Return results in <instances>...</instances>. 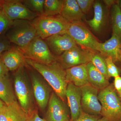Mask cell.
<instances>
[{
    "label": "cell",
    "mask_w": 121,
    "mask_h": 121,
    "mask_svg": "<svg viewBox=\"0 0 121 121\" xmlns=\"http://www.w3.org/2000/svg\"><path fill=\"white\" fill-rule=\"evenodd\" d=\"M9 70L0 58V79L8 76Z\"/></svg>",
    "instance_id": "cell-34"
},
{
    "label": "cell",
    "mask_w": 121,
    "mask_h": 121,
    "mask_svg": "<svg viewBox=\"0 0 121 121\" xmlns=\"http://www.w3.org/2000/svg\"><path fill=\"white\" fill-rule=\"evenodd\" d=\"M21 1L30 11L39 16H43L44 0H26Z\"/></svg>",
    "instance_id": "cell-26"
},
{
    "label": "cell",
    "mask_w": 121,
    "mask_h": 121,
    "mask_svg": "<svg viewBox=\"0 0 121 121\" xmlns=\"http://www.w3.org/2000/svg\"><path fill=\"white\" fill-rule=\"evenodd\" d=\"M98 98L101 105V116L108 121H121V99L113 83L99 90Z\"/></svg>",
    "instance_id": "cell-3"
},
{
    "label": "cell",
    "mask_w": 121,
    "mask_h": 121,
    "mask_svg": "<svg viewBox=\"0 0 121 121\" xmlns=\"http://www.w3.org/2000/svg\"><path fill=\"white\" fill-rule=\"evenodd\" d=\"M89 84L99 90L108 86L110 83L109 80L90 62L86 64Z\"/></svg>",
    "instance_id": "cell-21"
},
{
    "label": "cell",
    "mask_w": 121,
    "mask_h": 121,
    "mask_svg": "<svg viewBox=\"0 0 121 121\" xmlns=\"http://www.w3.org/2000/svg\"><path fill=\"white\" fill-rule=\"evenodd\" d=\"M6 105L4 103V102L2 100L0 99V109L2 108V107L4 106V105Z\"/></svg>",
    "instance_id": "cell-36"
},
{
    "label": "cell",
    "mask_w": 121,
    "mask_h": 121,
    "mask_svg": "<svg viewBox=\"0 0 121 121\" xmlns=\"http://www.w3.org/2000/svg\"><path fill=\"white\" fill-rule=\"evenodd\" d=\"M26 121H46L44 118H41L39 116L37 110L28 115V117Z\"/></svg>",
    "instance_id": "cell-32"
},
{
    "label": "cell",
    "mask_w": 121,
    "mask_h": 121,
    "mask_svg": "<svg viewBox=\"0 0 121 121\" xmlns=\"http://www.w3.org/2000/svg\"><path fill=\"white\" fill-rule=\"evenodd\" d=\"M12 45L5 36L0 37V56L12 47Z\"/></svg>",
    "instance_id": "cell-30"
},
{
    "label": "cell",
    "mask_w": 121,
    "mask_h": 121,
    "mask_svg": "<svg viewBox=\"0 0 121 121\" xmlns=\"http://www.w3.org/2000/svg\"><path fill=\"white\" fill-rule=\"evenodd\" d=\"M119 62H121V57H120V58H119Z\"/></svg>",
    "instance_id": "cell-40"
},
{
    "label": "cell",
    "mask_w": 121,
    "mask_h": 121,
    "mask_svg": "<svg viewBox=\"0 0 121 121\" xmlns=\"http://www.w3.org/2000/svg\"><path fill=\"white\" fill-rule=\"evenodd\" d=\"M28 116L17 101L0 109V121H26Z\"/></svg>",
    "instance_id": "cell-17"
},
{
    "label": "cell",
    "mask_w": 121,
    "mask_h": 121,
    "mask_svg": "<svg viewBox=\"0 0 121 121\" xmlns=\"http://www.w3.org/2000/svg\"><path fill=\"white\" fill-rule=\"evenodd\" d=\"M2 6L7 17L13 21L17 20L32 21L39 16L26 7L21 0H5Z\"/></svg>",
    "instance_id": "cell-11"
},
{
    "label": "cell",
    "mask_w": 121,
    "mask_h": 121,
    "mask_svg": "<svg viewBox=\"0 0 121 121\" xmlns=\"http://www.w3.org/2000/svg\"><path fill=\"white\" fill-rule=\"evenodd\" d=\"M78 5L82 12L86 13L90 9L91 6L94 4V0H76Z\"/></svg>",
    "instance_id": "cell-29"
},
{
    "label": "cell",
    "mask_w": 121,
    "mask_h": 121,
    "mask_svg": "<svg viewBox=\"0 0 121 121\" xmlns=\"http://www.w3.org/2000/svg\"><path fill=\"white\" fill-rule=\"evenodd\" d=\"M44 40L52 54L59 56L78 45L67 33L54 35Z\"/></svg>",
    "instance_id": "cell-13"
},
{
    "label": "cell",
    "mask_w": 121,
    "mask_h": 121,
    "mask_svg": "<svg viewBox=\"0 0 121 121\" xmlns=\"http://www.w3.org/2000/svg\"><path fill=\"white\" fill-rule=\"evenodd\" d=\"M0 99L7 105L17 101L9 76L0 79Z\"/></svg>",
    "instance_id": "cell-22"
},
{
    "label": "cell",
    "mask_w": 121,
    "mask_h": 121,
    "mask_svg": "<svg viewBox=\"0 0 121 121\" xmlns=\"http://www.w3.org/2000/svg\"><path fill=\"white\" fill-rule=\"evenodd\" d=\"M97 51L105 57H110L114 62L119 61L121 56V40L112 33L110 39L103 43H99Z\"/></svg>",
    "instance_id": "cell-16"
},
{
    "label": "cell",
    "mask_w": 121,
    "mask_h": 121,
    "mask_svg": "<svg viewBox=\"0 0 121 121\" xmlns=\"http://www.w3.org/2000/svg\"><path fill=\"white\" fill-rule=\"evenodd\" d=\"M80 89L83 112L91 115L101 116V105L98 98L99 90L89 84Z\"/></svg>",
    "instance_id": "cell-10"
},
{
    "label": "cell",
    "mask_w": 121,
    "mask_h": 121,
    "mask_svg": "<svg viewBox=\"0 0 121 121\" xmlns=\"http://www.w3.org/2000/svg\"><path fill=\"white\" fill-rule=\"evenodd\" d=\"M84 15L76 0H63L60 15L68 21L70 23L81 21Z\"/></svg>",
    "instance_id": "cell-19"
},
{
    "label": "cell",
    "mask_w": 121,
    "mask_h": 121,
    "mask_svg": "<svg viewBox=\"0 0 121 121\" xmlns=\"http://www.w3.org/2000/svg\"><path fill=\"white\" fill-rule=\"evenodd\" d=\"M103 1L105 4L108 7L112 6L115 4V1L113 0H103Z\"/></svg>",
    "instance_id": "cell-35"
},
{
    "label": "cell",
    "mask_w": 121,
    "mask_h": 121,
    "mask_svg": "<svg viewBox=\"0 0 121 121\" xmlns=\"http://www.w3.org/2000/svg\"><path fill=\"white\" fill-rule=\"evenodd\" d=\"M67 33L77 44L86 49L97 51L99 42L81 21L70 23Z\"/></svg>",
    "instance_id": "cell-8"
},
{
    "label": "cell",
    "mask_w": 121,
    "mask_h": 121,
    "mask_svg": "<svg viewBox=\"0 0 121 121\" xmlns=\"http://www.w3.org/2000/svg\"><path fill=\"white\" fill-rule=\"evenodd\" d=\"M27 66L34 98L40 109L44 111L48 104L52 93L51 87L38 72Z\"/></svg>",
    "instance_id": "cell-7"
},
{
    "label": "cell",
    "mask_w": 121,
    "mask_h": 121,
    "mask_svg": "<svg viewBox=\"0 0 121 121\" xmlns=\"http://www.w3.org/2000/svg\"><path fill=\"white\" fill-rule=\"evenodd\" d=\"M3 1H4V0H0V7L2 5V4H3Z\"/></svg>",
    "instance_id": "cell-39"
},
{
    "label": "cell",
    "mask_w": 121,
    "mask_h": 121,
    "mask_svg": "<svg viewBox=\"0 0 121 121\" xmlns=\"http://www.w3.org/2000/svg\"><path fill=\"white\" fill-rule=\"evenodd\" d=\"M5 36L11 43L17 45L20 49L26 47L39 36L31 21L25 20L14 21Z\"/></svg>",
    "instance_id": "cell-5"
},
{
    "label": "cell",
    "mask_w": 121,
    "mask_h": 121,
    "mask_svg": "<svg viewBox=\"0 0 121 121\" xmlns=\"http://www.w3.org/2000/svg\"><path fill=\"white\" fill-rule=\"evenodd\" d=\"M31 22L39 36L44 40L54 35L67 33L70 23L60 15L38 16Z\"/></svg>",
    "instance_id": "cell-4"
},
{
    "label": "cell",
    "mask_w": 121,
    "mask_h": 121,
    "mask_svg": "<svg viewBox=\"0 0 121 121\" xmlns=\"http://www.w3.org/2000/svg\"><path fill=\"white\" fill-rule=\"evenodd\" d=\"M14 21L11 20L5 15L2 6L0 7V37L5 35L8 30L13 24Z\"/></svg>",
    "instance_id": "cell-27"
},
{
    "label": "cell",
    "mask_w": 121,
    "mask_h": 121,
    "mask_svg": "<svg viewBox=\"0 0 121 121\" xmlns=\"http://www.w3.org/2000/svg\"><path fill=\"white\" fill-rule=\"evenodd\" d=\"M111 18L113 33L117 35L121 40V10L118 3L112 6Z\"/></svg>",
    "instance_id": "cell-24"
},
{
    "label": "cell",
    "mask_w": 121,
    "mask_h": 121,
    "mask_svg": "<svg viewBox=\"0 0 121 121\" xmlns=\"http://www.w3.org/2000/svg\"><path fill=\"white\" fill-rule=\"evenodd\" d=\"M26 65L32 68L40 74L51 87L54 92L65 102L68 83L66 70L57 60L49 64H44L25 58Z\"/></svg>",
    "instance_id": "cell-1"
},
{
    "label": "cell",
    "mask_w": 121,
    "mask_h": 121,
    "mask_svg": "<svg viewBox=\"0 0 121 121\" xmlns=\"http://www.w3.org/2000/svg\"><path fill=\"white\" fill-rule=\"evenodd\" d=\"M93 51L77 45L59 56L57 58V60L62 67L66 70L91 62Z\"/></svg>",
    "instance_id": "cell-9"
},
{
    "label": "cell",
    "mask_w": 121,
    "mask_h": 121,
    "mask_svg": "<svg viewBox=\"0 0 121 121\" xmlns=\"http://www.w3.org/2000/svg\"><path fill=\"white\" fill-rule=\"evenodd\" d=\"M46 121H70V113L65 102L53 91L48 105Z\"/></svg>",
    "instance_id": "cell-12"
},
{
    "label": "cell",
    "mask_w": 121,
    "mask_h": 121,
    "mask_svg": "<svg viewBox=\"0 0 121 121\" xmlns=\"http://www.w3.org/2000/svg\"><path fill=\"white\" fill-rule=\"evenodd\" d=\"M66 96L70 110V121H75L83 112L80 87L68 83L66 89Z\"/></svg>",
    "instance_id": "cell-14"
},
{
    "label": "cell",
    "mask_w": 121,
    "mask_h": 121,
    "mask_svg": "<svg viewBox=\"0 0 121 121\" xmlns=\"http://www.w3.org/2000/svg\"><path fill=\"white\" fill-rule=\"evenodd\" d=\"M114 86L115 89L119 97L121 98V77L119 76H117L114 78Z\"/></svg>",
    "instance_id": "cell-33"
},
{
    "label": "cell",
    "mask_w": 121,
    "mask_h": 121,
    "mask_svg": "<svg viewBox=\"0 0 121 121\" xmlns=\"http://www.w3.org/2000/svg\"><path fill=\"white\" fill-rule=\"evenodd\" d=\"M25 66L16 71L14 75V89L16 97L21 107L27 114L35 110V98Z\"/></svg>",
    "instance_id": "cell-2"
},
{
    "label": "cell",
    "mask_w": 121,
    "mask_h": 121,
    "mask_svg": "<svg viewBox=\"0 0 121 121\" xmlns=\"http://www.w3.org/2000/svg\"><path fill=\"white\" fill-rule=\"evenodd\" d=\"M63 0H44L43 15L44 16L60 15Z\"/></svg>",
    "instance_id": "cell-23"
},
{
    "label": "cell",
    "mask_w": 121,
    "mask_h": 121,
    "mask_svg": "<svg viewBox=\"0 0 121 121\" xmlns=\"http://www.w3.org/2000/svg\"><path fill=\"white\" fill-rule=\"evenodd\" d=\"M101 118L100 115H91L82 112L75 121H98Z\"/></svg>",
    "instance_id": "cell-31"
},
{
    "label": "cell",
    "mask_w": 121,
    "mask_h": 121,
    "mask_svg": "<svg viewBox=\"0 0 121 121\" xmlns=\"http://www.w3.org/2000/svg\"><path fill=\"white\" fill-rule=\"evenodd\" d=\"M9 71H16L26 65L25 57L19 48L12 46L0 56Z\"/></svg>",
    "instance_id": "cell-15"
},
{
    "label": "cell",
    "mask_w": 121,
    "mask_h": 121,
    "mask_svg": "<svg viewBox=\"0 0 121 121\" xmlns=\"http://www.w3.org/2000/svg\"><path fill=\"white\" fill-rule=\"evenodd\" d=\"M118 4H119V7H120V8H121V0L118 1H117Z\"/></svg>",
    "instance_id": "cell-38"
},
{
    "label": "cell",
    "mask_w": 121,
    "mask_h": 121,
    "mask_svg": "<svg viewBox=\"0 0 121 121\" xmlns=\"http://www.w3.org/2000/svg\"><path fill=\"white\" fill-rule=\"evenodd\" d=\"M94 16L93 19L86 20V22L96 32H99L105 25L106 15L105 8L99 1H96L93 4Z\"/></svg>",
    "instance_id": "cell-20"
},
{
    "label": "cell",
    "mask_w": 121,
    "mask_h": 121,
    "mask_svg": "<svg viewBox=\"0 0 121 121\" xmlns=\"http://www.w3.org/2000/svg\"><path fill=\"white\" fill-rule=\"evenodd\" d=\"M107 74L109 78H115L119 76L120 71L119 68L115 65L112 59L110 57H105Z\"/></svg>",
    "instance_id": "cell-28"
},
{
    "label": "cell",
    "mask_w": 121,
    "mask_h": 121,
    "mask_svg": "<svg viewBox=\"0 0 121 121\" xmlns=\"http://www.w3.org/2000/svg\"></svg>",
    "instance_id": "cell-41"
},
{
    "label": "cell",
    "mask_w": 121,
    "mask_h": 121,
    "mask_svg": "<svg viewBox=\"0 0 121 121\" xmlns=\"http://www.w3.org/2000/svg\"><path fill=\"white\" fill-rule=\"evenodd\" d=\"M20 49L25 58L41 63L49 64L57 60V58L51 51L45 40L39 36L26 47Z\"/></svg>",
    "instance_id": "cell-6"
},
{
    "label": "cell",
    "mask_w": 121,
    "mask_h": 121,
    "mask_svg": "<svg viewBox=\"0 0 121 121\" xmlns=\"http://www.w3.org/2000/svg\"><path fill=\"white\" fill-rule=\"evenodd\" d=\"M98 121H108V120H107L106 118L104 117H101V118H100L99 119V120Z\"/></svg>",
    "instance_id": "cell-37"
},
{
    "label": "cell",
    "mask_w": 121,
    "mask_h": 121,
    "mask_svg": "<svg viewBox=\"0 0 121 121\" xmlns=\"http://www.w3.org/2000/svg\"><path fill=\"white\" fill-rule=\"evenodd\" d=\"M93 51L91 56V62L93 63L96 68L109 80L107 69L105 57L101 54H99Z\"/></svg>",
    "instance_id": "cell-25"
},
{
    "label": "cell",
    "mask_w": 121,
    "mask_h": 121,
    "mask_svg": "<svg viewBox=\"0 0 121 121\" xmlns=\"http://www.w3.org/2000/svg\"><path fill=\"white\" fill-rule=\"evenodd\" d=\"M86 64L66 69V80L68 83H71L79 87L89 84Z\"/></svg>",
    "instance_id": "cell-18"
}]
</instances>
